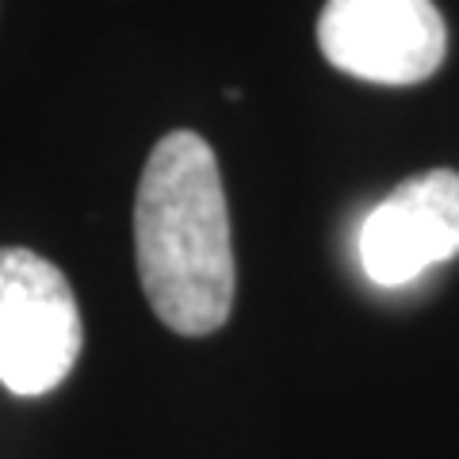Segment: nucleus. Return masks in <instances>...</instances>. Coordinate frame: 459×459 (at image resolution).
I'll list each match as a JSON object with an SVG mask.
<instances>
[{"instance_id":"1","label":"nucleus","mask_w":459,"mask_h":459,"mask_svg":"<svg viewBox=\"0 0 459 459\" xmlns=\"http://www.w3.org/2000/svg\"><path fill=\"white\" fill-rule=\"evenodd\" d=\"M138 280L153 314L180 337L222 329L234 307V246L219 161L195 131L153 146L134 199Z\"/></svg>"},{"instance_id":"2","label":"nucleus","mask_w":459,"mask_h":459,"mask_svg":"<svg viewBox=\"0 0 459 459\" xmlns=\"http://www.w3.org/2000/svg\"><path fill=\"white\" fill-rule=\"evenodd\" d=\"M81 344V310L62 268L20 246L0 249V386L20 398L54 391Z\"/></svg>"},{"instance_id":"3","label":"nucleus","mask_w":459,"mask_h":459,"mask_svg":"<svg viewBox=\"0 0 459 459\" xmlns=\"http://www.w3.org/2000/svg\"><path fill=\"white\" fill-rule=\"evenodd\" d=\"M318 47L329 65L371 84H418L448 54L433 0H325Z\"/></svg>"},{"instance_id":"4","label":"nucleus","mask_w":459,"mask_h":459,"mask_svg":"<svg viewBox=\"0 0 459 459\" xmlns=\"http://www.w3.org/2000/svg\"><path fill=\"white\" fill-rule=\"evenodd\" d=\"M364 276L379 287H406L459 253V172L433 169L368 211L356 238Z\"/></svg>"}]
</instances>
